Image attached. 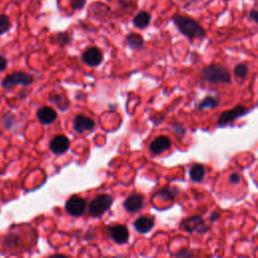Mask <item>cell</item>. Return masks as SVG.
Wrapping results in <instances>:
<instances>
[{"label": "cell", "mask_w": 258, "mask_h": 258, "mask_svg": "<svg viewBox=\"0 0 258 258\" xmlns=\"http://www.w3.org/2000/svg\"><path fill=\"white\" fill-rule=\"evenodd\" d=\"M172 20L177 30L189 39L202 38L206 35L205 28L198 21L188 16L175 14L172 17Z\"/></svg>", "instance_id": "obj_1"}, {"label": "cell", "mask_w": 258, "mask_h": 258, "mask_svg": "<svg viewBox=\"0 0 258 258\" xmlns=\"http://www.w3.org/2000/svg\"><path fill=\"white\" fill-rule=\"evenodd\" d=\"M201 79L204 82L212 84H228L231 82V75L226 67L218 63H211L202 70Z\"/></svg>", "instance_id": "obj_2"}, {"label": "cell", "mask_w": 258, "mask_h": 258, "mask_svg": "<svg viewBox=\"0 0 258 258\" xmlns=\"http://www.w3.org/2000/svg\"><path fill=\"white\" fill-rule=\"evenodd\" d=\"M34 81V78L32 75L25 73V72H13L9 75H7L1 82V86L4 89H11L16 86H24L28 87L30 86Z\"/></svg>", "instance_id": "obj_3"}, {"label": "cell", "mask_w": 258, "mask_h": 258, "mask_svg": "<svg viewBox=\"0 0 258 258\" xmlns=\"http://www.w3.org/2000/svg\"><path fill=\"white\" fill-rule=\"evenodd\" d=\"M113 198L110 195H100L89 205V214L92 217L102 216L112 205Z\"/></svg>", "instance_id": "obj_4"}, {"label": "cell", "mask_w": 258, "mask_h": 258, "mask_svg": "<svg viewBox=\"0 0 258 258\" xmlns=\"http://www.w3.org/2000/svg\"><path fill=\"white\" fill-rule=\"evenodd\" d=\"M248 112H249V109L246 108L245 106L237 105L234 108H232L231 110L224 111L220 115L217 123H218L219 126H224V125H226L228 123H231V122L237 120L238 118L246 115Z\"/></svg>", "instance_id": "obj_5"}, {"label": "cell", "mask_w": 258, "mask_h": 258, "mask_svg": "<svg viewBox=\"0 0 258 258\" xmlns=\"http://www.w3.org/2000/svg\"><path fill=\"white\" fill-rule=\"evenodd\" d=\"M86 201L79 197V196H73L71 197L67 203H66V210L67 212L74 217H79L84 214L86 210Z\"/></svg>", "instance_id": "obj_6"}, {"label": "cell", "mask_w": 258, "mask_h": 258, "mask_svg": "<svg viewBox=\"0 0 258 258\" xmlns=\"http://www.w3.org/2000/svg\"><path fill=\"white\" fill-rule=\"evenodd\" d=\"M181 228L188 233H191L195 231L199 232V233H205L209 230V228L206 226L204 220L200 216H195V217L184 219L181 222Z\"/></svg>", "instance_id": "obj_7"}, {"label": "cell", "mask_w": 258, "mask_h": 258, "mask_svg": "<svg viewBox=\"0 0 258 258\" xmlns=\"http://www.w3.org/2000/svg\"><path fill=\"white\" fill-rule=\"evenodd\" d=\"M82 60L88 67H91V68L98 67L103 60L102 51L100 50V48H98L96 46L89 47L83 52Z\"/></svg>", "instance_id": "obj_8"}, {"label": "cell", "mask_w": 258, "mask_h": 258, "mask_svg": "<svg viewBox=\"0 0 258 258\" xmlns=\"http://www.w3.org/2000/svg\"><path fill=\"white\" fill-rule=\"evenodd\" d=\"M70 148V140L67 136L59 134L54 136L49 142V149L54 154H62Z\"/></svg>", "instance_id": "obj_9"}, {"label": "cell", "mask_w": 258, "mask_h": 258, "mask_svg": "<svg viewBox=\"0 0 258 258\" xmlns=\"http://www.w3.org/2000/svg\"><path fill=\"white\" fill-rule=\"evenodd\" d=\"M170 147H171V140L165 135H160V136H157L155 139H153V141H151L149 145V150L151 153L158 155L168 150Z\"/></svg>", "instance_id": "obj_10"}, {"label": "cell", "mask_w": 258, "mask_h": 258, "mask_svg": "<svg viewBox=\"0 0 258 258\" xmlns=\"http://www.w3.org/2000/svg\"><path fill=\"white\" fill-rule=\"evenodd\" d=\"M74 129L76 132L82 134L85 131H90L95 127V121L83 114H79L74 119Z\"/></svg>", "instance_id": "obj_11"}, {"label": "cell", "mask_w": 258, "mask_h": 258, "mask_svg": "<svg viewBox=\"0 0 258 258\" xmlns=\"http://www.w3.org/2000/svg\"><path fill=\"white\" fill-rule=\"evenodd\" d=\"M110 237L118 244H124L128 241V229L124 225H115L109 228Z\"/></svg>", "instance_id": "obj_12"}, {"label": "cell", "mask_w": 258, "mask_h": 258, "mask_svg": "<svg viewBox=\"0 0 258 258\" xmlns=\"http://www.w3.org/2000/svg\"><path fill=\"white\" fill-rule=\"evenodd\" d=\"M36 117L38 119V121L43 124V125H49L51 123H53L56 120L57 114L56 111L48 106H44L41 107L37 110L36 112Z\"/></svg>", "instance_id": "obj_13"}, {"label": "cell", "mask_w": 258, "mask_h": 258, "mask_svg": "<svg viewBox=\"0 0 258 258\" xmlns=\"http://www.w3.org/2000/svg\"><path fill=\"white\" fill-rule=\"evenodd\" d=\"M123 206L127 212H137L143 207V197L139 194H132L125 200Z\"/></svg>", "instance_id": "obj_14"}, {"label": "cell", "mask_w": 258, "mask_h": 258, "mask_svg": "<svg viewBox=\"0 0 258 258\" xmlns=\"http://www.w3.org/2000/svg\"><path fill=\"white\" fill-rule=\"evenodd\" d=\"M153 225H154V219L149 217H143V216L137 218L133 223L135 230L139 233L149 232L153 228Z\"/></svg>", "instance_id": "obj_15"}, {"label": "cell", "mask_w": 258, "mask_h": 258, "mask_svg": "<svg viewBox=\"0 0 258 258\" xmlns=\"http://www.w3.org/2000/svg\"><path fill=\"white\" fill-rule=\"evenodd\" d=\"M151 20V15L147 11H139L133 18V25L139 29L148 26Z\"/></svg>", "instance_id": "obj_16"}, {"label": "cell", "mask_w": 258, "mask_h": 258, "mask_svg": "<svg viewBox=\"0 0 258 258\" xmlns=\"http://www.w3.org/2000/svg\"><path fill=\"white\" fill-rule=\"evenodd\" d=\"M189 177L192 181L195 182H200L204 179L205 177V174H206V169H205V166L201 163H196V164H192L189 168Z\"/></svg>", "instance_id": "obj_17"}, {"label": "cell", "mask_w": 258, "mask_h": 258, "mask_svg": "<svg viewBox=\"0 0 258 258\" xmlns=\"http://www.w3.org/2000/svg\"><path fill=\"white\" fill-rule=\"evenodd\" d=\"M49 102L54 104L60 111H66L70 106L69 100L64 95H61V94H56V93L50 94Z\"/></svg>", "instance_id": "obj_18"}, {"label": "cell", "mask_w": 258, "mask_h": 258, "mask_svg": "<svg viewBox=\"0 0 258 258\" xmlns=\"http://www.w3.org/2000/svg\"><path fill=\"white\" fill-rule=\"evenodd\" d=\"M127 43L130 48L133 49H140L143 47V38L140 34L131 32L127 35Z\"/></svg>", "instance_id": "obj_19"}, {"label": "cell", "mask_w": 258, "mask_h": 258, "mask_svg": "<svg viewBox=\"0 0 258 258\" xmlns=\"http://www.w3.org/2000/svg\"><path fill=\"white\" fill-rule=\"evenodd\" d=\"M219 105V100L215 97H206L199 105L200 110H205V109H214L218 107Z\"/></svg>", "instance_id": "obj_20"}, {"label": "cell", "mask_w": 258, "mask_h": 258, "mask_svg": "<svg viewBox=\"0 0 258 258\" xmlns=\"http://www.w3.org/2000/svg\"><path fill=\"white\" fill-rule=\"evenodd\" d=\"M249 74V68L245 63H239L234 68V75L236 78L244 80Z\"/></svg>", "instance_id": "obj_21"}, {"label": "cell", "mask_w": 258, "mask_h": 258, "mask_svg": "<svg viewBox=\"0 0 258 258\" xmlns=\"http://www.w3.org/2000/svg\"><path fill=\"white\" fill-rule=\"evenodd\" d=\"M54 39H55L54 42L56 44H58L59 46H64V45L69 44L71 42V40H72L71 36L68 33H66V32H58V33H56L54 35Z\"/></svg>", "instance_id": "obj_22"}, {"label": "cell", "mask_w": 258, "mask_h": 258, "mask_svg": "<svg viewBox=\"0 0 258 258\" xmlns=\"http://www.w3.org/2000/svg\"><path fill=\"white\" fill-rule=\"evenodd\" d=\"M10 26V19L5 14H0V35L5 33Z\"/></svg>", "instance_id": "obj_23"}, {"label": "cell", "mask_w": 258, "mask_h": 258, "mask_svg": "<svg viewBox=\"0 0 258 258\" xmlns=\"http://www.w3.org/2000/svg\"><path fill=\"white\" fill-rule=\"evenodd\" d=\"M176 188H174V187H167V188H165V189H162V190H160L159 192H157L159 196H162V197H166L167 199H173L174 197H175V195H176Z\"/></svg>", "instance_id": "obj_24"}, {"label": "cell", "mask_w": 258, "mask_h": 258, "mask_svg": "<svg viewBox=\"0 0 258 258\" xmlns=\"http://www.w3.org/2000/svg\"><path fill=\"white\" fill-rule=\"evenodd\" d=\"M86 2H87V0H72L71 6H72L73 10H80L85 7Z\"/></svg>", "instance_id": "obj_25"}, {"label": "cell", "mask_w": 258, "mask_h": 258, "mask_svg": "<svg viewBox=\"0 0 258 258\" xmlns=\"http://www.w3.org/2000/svg\"><path fill=\"white\" fill-rule=\"evenodd\" d=\"M174 258H194V256H192V253L189 250L184 249V250H181L180 252H178L174 256Z\"/></svg>", "instance_id": "obj_26"}, {"label": "cell", "mask_w": 258, "mask_h": 258, "mask_svg": "<svg viewBox=\"0 0 258 258\" xmlns=\"http://www.w3.org/2000/svg\"><path fill=\"white\" fill-rule=\"evenodd\" d=\"M7 66H8L7 58L4 55L0 54V72H3L7 68Z\"/></svg>", "instance_id": "obj_27"}, {"label": "cell", "mask_w": 258, "mask_h": 258, "mask_svg": "<svg viewBox=\"0 0 258 258\" xmlns=\"http://www.w3.org/2000/svg\"><path fill=\"white\" fill-rule=\"evenodd\" d=\"M230 181H231L232 183L237 184V183H239V182L241 181V176H240L238 173H232V174L230 175Z\"/></svg>", "instance_id": "obj_28"}, {"label": "cell", "mask_w": 258, "mask_h": 258, "mask_svg": "<svg viewBox=\"0 0 258 258\" xmlns=\"http://www.w3.org/2000/svg\"><path fill=\"white\" fill-rule=\"evenodd\" d=\"M249 17H250L253 21L257 22V20H258V12H257V10H255V9L250 10V12H249Z\"/></svg>", "instance_id": "obj_29"}, {"label": "cell", "mask_w": 258, "mask_h": 258, "mask_svg": "<svg viewBox=\"0 0 258 258\" xmlns=\"http://www.w3.org/2000/svg\"><path fill=\"white\" fill-rule=\"evenodd\" d=\"M47 258H68V257L66 255H62V254H53V255L48 256Z\"/></svg>", "instance_id": "obj_30"}, {"label": "cell", "mask_w": 258, "mask_h": 258, "mask_svg": "<svg viewBox=\"0 0 258 258\" xmlns=\"http://www.w3.org/2000/svg\"><path fill=\"white\" fill-rule=\"evenodd\" d=\"M217 217H219V215H218V214H213V215H212V218H211V219H212L213 221H215V220H217V219H218Z\"/></svg>", "instance_id": "obj_31"}]
</instances>
